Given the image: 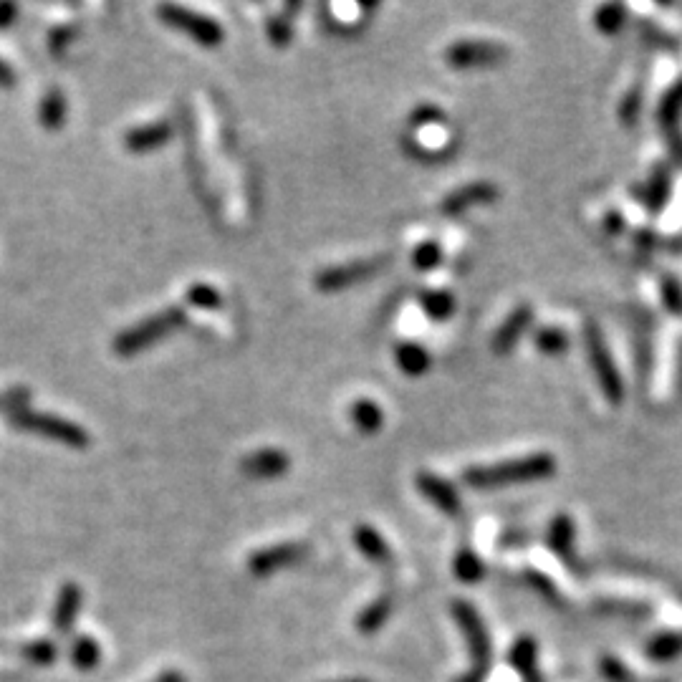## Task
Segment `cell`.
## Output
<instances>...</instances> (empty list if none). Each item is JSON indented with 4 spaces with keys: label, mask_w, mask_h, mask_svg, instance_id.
I'll list each match as a JSON object with an SVG mask.
<instances>
[{
    "label": "cell",
    "mask_w": 682,
    "mask_h": 682,
    "mask_svg": "<svg viewBox=\"0 0 682 682\" xmlns=\"http://www.w3.org/2000/svg\"><path fill=\"white\" fill-rule=\"evenodd\" d=\"M187 304L195 306V309L215 311L220 309L223 299H220L218 288L208 286V283H195V286L187 288Z\"/></svg>",
    "instance_id": "484cf974"
},
{
    "label": "cell",
    "mask_w": 682,
    "mask_h": 682,
    "mask_svg": "<svg viewBox=\"0 0 682 682\" xmlns=\"http://www.w3.org/2000/svg\"><path fill=\"white\" fill-rule=\"evenodd\" d=\"M155 682H185V677H182L177 670H167V672H162Z\"/></svg>",
    "instance_id": "ab89813d"
},
{
    "label": "cell",
    "mask_w": 682,
    "mask_h": 682,
    "mask_svg": "<svg viewBox=\"0 0 682 682\" xmlns=\"http://www.w3.org/2000/svg\"><path fill=\"white\" fill-rule=\"evenodd\" d=\"M420 304L422 311L435 321H445L455 314V296L448 291H425L420 296Z\"/></svg>",
    "instance_id": "7402d4cb"
},
{
    "label": "cell",
    "mask_w": 682,
    "mask_h": 682,
    "mask_svg": "<svg viewBox=\"0 0 682 682\" xmlns=\"http://www.w3.org/2000/svg\"><path fill=\"white\" fill-rule=\"evenodd\" d=\"M556 473V458L549 453H533L523 458L503 460L496 465H478L463 473V480L475 491H491V488H506L513 483H528V480L549 478Z\"/></svg>",
    "instance_id": "6da1fadb"
},
{
    "label": "cell",
    "mask_w": 682,
    "mask_h": 682,
    "mask_svg": "<svg viewBox=\"0 0 682 682\" xmlns=\"http://www.w3.org/2000/svg\"><path fill=\"white\" fill-rule=\"evenodd\" d=\"M288 468H291V458L278 448L256 450V453L246 455V458L240 460V470L258 480L278 478V475L286 473Z\"/></svg>",
    "instance_id": "7c38bea8"
},
{
    "label": "cell",
    "mask_w": 682,
    "mask_h": 682,
    "mask_svg": "<svg viewBox=\"0 0 682 682\" xmlns=\"http://www.w3.org/2000/svg\"><path fill=\"white\" fill-rule=\"evenodd\" d=\"M443 109L435 107V104H420V107L412 112L410 122L415 124V127H427V124H437L443 122Z\"/></svg>",
    "instance_id": "d6a6232c"
},
{
    "label": "cell",
    "mask_w": 682,
    "mask_h": 682,
    "mask_svg": "<svg viewBox=\"0 0 682 682\" xmlns=\"http://www.w3.org/2000/svg\"><path fill=\"white\" fill-rule=\"evenodd\" d=\"M417 488H420V493L427 501L435 503V506L443 513H448V516H460V511H463L458 491H455L448 480L440 478V475L420 473L417 475Z\"/></svg>",
    "instance_id": "4fadbf2b"
},
{
    "label": "cell",
    "mask_w": 682,
    "mask_h": 682,
    "mask_svg": "<svg viewBox=\"0 0 682 682\" xmlns=\"http://www.w3.org/2000/svg\"><path fill=\"white\" fill-rule=\"evenodd\" d=\"M66 114H69V102L61 89H51L46 96L41 99V107H38V122H41L43 129H56L64 127Z\"/></svg>",
    "instance_id": "e0dca14e"
},
{
    "label": "cell",
    "mask_w": 682,
    "mask_h": 682,
    "mask_svg": "<svg viewBox=\"0 0 682 682\" xmlns=\"http://www.w3.org/2000/svg\"><path fill=\"white\" fill-rule=\"evenodd\" d=\"M453 614L458 619L460 629H463V635L468 637L470 657H473V667H470L468 677H463L460 682H483V677L488 675V667H491V637L485 632L483 619L478 617L473 604L455 602Z\"/></svg>",
    "instance_id": "277c9868"
},
{
    "label": "cell",
    "mask_w": 682,
    "mask_h": 682,
    "mask_svg": "<svg viewBox=\"0 0 682 682\" xmlns=\"http://www.w3.org/2000/svg\"><path fill=\"white\" fill-rule=\"evenodd\" d=\"M157 16L162 18V23L175 31L187 33L195 43L205 48H218L223 43V28L215 18L205 16V13L190 11V8L175 6V3H167V6L157 8Z\"/></svg>",
    "instance_id": "5b68a950"
},
{
    "label": "cell",
    "mask_w": 682,
    "mask_h": 682,
    "mask_svg": "<svg viewBox=\"0 0 682 682\" xmlns=\"http://www.w3.org/2000/svg\"><path fill=\"white\" fill-rule=\"evenodd\" d=\"M455 576H458L460 581H465V584H475V581H480L485 576V566L483 561L475 556V551L470 549H460L458 556H455Z\"/></svg>",
    "instance_id": "cb8c5ba5"
},
{
    "label": "cell",
    "mask_w": 682,
    "mask_h": 682,
    "mask_svg": "<svg viewBox=\"0 0 682 682\" xmlns=\"http://www.w3.org/2000/svg\"><path fill=\"white\" fill-rule=\"evenodd\" d=\"M389 614H392V599L379 597L377 602H372L362 614H359L357 619L359 632H362V635H377L379 629L384 627V622L389 619Z\"/></svg>",
    "instance_id": "44dd1931"
},
{
    "label": "cell",
    "mask_w": 682,
    "mask_h": 682,
    "mask_svg": "<svg viewBox=\"0 0 682 682\" xmlns=\"http://www.w3.org/2000/svg\"><path fill=\"white\" fill-rule=\"evenodd\" d=\"M389 266V256H374V258H359L352 263H341V266L326 268L316 276V288L321 294H336L349 286L367 281V278L377 276Z\"/></svg>",
    "instance_id": "8992f818"
},
{
    "label": "cell",
    "mask_w": 682,
    "mask_h": 682,
    "mask_svg": "<svg viewBox=\"0 0 682 682\" xmlns=\"http://www.w3.org/2000/svg\"><path fill=\"white\" fill-rule=\"evenodd\" d=\"M511 662L526 677V682H539V672H536V645H533V640L516 642V647L511 650Z\"/></svg>",
    "instance_id": "603a6c76"
},
{
    "label": "cell",
    "mask_w": 682,
    "mask_h": 682,
    "mask_svg": "<svg viewBox=\"0 0 682 682\" xmlns=\"http://www.w3.org/2000/svg\"><path fill=\"white\" fill-rule=\"evenodd\" d=\"M266 31H268V38L273 41V46H278V48H286L288 43H291V36H294V31H291V21H286V18H271V21L266 23Z\"/></svg>",
    "instance_id": "4dcf8cb0"
},
{
    "label": "cell",
    "mask_w": 682,
    "mask_h": 682,
    "mask_svg": "<svg viewBox=\"0 0 682 682\" xmlns=\"http://www.w3.org/2000/svg\"><path fill=\"white\" fill-rule=\"evenodd\" d=\"M0 86H6V89L16 86V71H13L3 59H0Z\"/></svg>",
    "instance_id": "f35d334b"
},
{
    "label": "cell",
    "mask_w": 682,
    "mask_h": 682,
    "mask_svg": "<svg viewBox=\"0 0 682 682\" xmlns=\"http://www.w3.org/2000/svg\"><path fill=\"white\" fill-rule=\"evenodd\" d=\"M498 200V187L493 182H468V185L458 187L443 200L445 215H463L465 210L475 208V205H491Z\"/></svg>",
    "instance_id": "30bf717a"
},
{
    "label": "cell",
    "mask_w": 682,
    "mask_h": 682,
    "mask_svg": "<svg viewBox=\"0 0 682 682\" xmlns=\"http://www.w3.org/2000/svg\"><path fill=\"white\" fill-rule=\"evenodd\" d=\"M549 546L561 561L574 564V521L569 516H556L549 528Z\"/></svg>",
    "instance_id": "ac0fdd59"
},
{
    "label": "cell",
    "mask_w": 682,
    "mask_h": 682,
    "mask_svg": "<svg viewBox=\"0 0 682 682\" xmlns=\"http://www.w3.org/2000/svg\"><path fill=\"white\" fill-rule=\"evenodd\" d=\"M637 112H640V91L627 96V102H624V107H622V119L629 124L637 117Z\"/></svg>",
    "instance_id": "8d00e7d4"
},
{
    "label": "cell",
    "mask_w": 682,
    "mask_h": 682,
    "mask_svg": "<svg viewBox=\"0 0 682 682\" xmlns=\"http://www.w3.org/2000/svg\"><path fill=\"white\" fill-rule=\"evenodd\" d=\"M175 137V127L165 119L152 124H142V127H134L124 134V147L134 155H147V152H155L160 147H165L170 139Z\"/></svg>",
    "instance_id": "8fae6325"
},
{
    "label": "cell",
    "mask_w": 682,
    "mask_h": 682,
    "mask_svg": "<svg viewBox=\"0 0 682 682\" xmlns=\"http://www.w3.org/2000/svg\"><path fill=\"white\" fill-rule=\"evenodd\" d=\"M607 230H612V233H619V230H622V218H619L617 213L607 215Z\"/></svg>",
    "instance_id": "60d3db41"
},
{
    "label": "cell",
    "mask_w": 682,
    "mask_h": 682,
    "mask_svg": "<svg viewBox=\"0 0 682 682\" xmlns=\"http://www.w3.org/2000/svg\"><path fill=\"white\" fill-rule=\"evenodd\" d=\"M187 316L180 306H170L165 311H157V314L147 316L139 324H134L132 329H124L122 334L114 339V354L119 357H134V354L144 352V349L155 347L157 341L165 339V336L175 334L185 326Z\"/></svg>",
    "instance_id": "7a4b0ae2"
},
{
    "label": "cell",
    "mask_w": 682,
    "mask_h": 682,
    "mask_svg": "<svg viewBox=\"0 0 682 682\" xmlns=\"http://www.w3.org/2000/svg\"><path fill=\"white\" fill-rule=\"evenodd\" d=\"M682 652V635H662L657 637L655 642L650 645V657L655 660H670V657L680 655Z\"/></svg>",
    "instance_id": "f546056e"
},
{
    "label": "cell",
    "mask_w": 682,
    "mask_h": 682,
    "mask_svg": "<svg viewBox=\"0 0 682 682\" xmlns=\"http://www.w3.org/2000/svg\"><path fill=\"white\" fill-rule=\"evenodd\" d=\"M508 56V48L493 41H458L445 51V61L453 69H488V66L503 64Z\"/></svg>",
    "instance_id": "52a82bcc"
},
{
    "label": "cell",
    "mask_w": 682,
    "mask_h": 682,
    "mask_svg": "<svg viewBox=\"0 0 682 682\" xmlns=\"http://www.w3.org/2000/svg\"><path fill=\"white\" fill-rule=\"evenodd\" d=\"M74 33H76V28H71V26L56 28V31L51 33V51H54V54H61V51H64V48L71 43Z\"/></svg>",
    "instance_id": "e575fe53"
},
{
    "label": "cell",
    "mask_w": 682,
    "mask_h": 682,
    "mask_svg": "<svg viewBox=\"0 0 682 682\" xmlns=\"http://www.w3.org/2000/svg\"><path fill=\"white\" fill-rule=\"evenodd\" d=\"M667 195H670V177H667L665 170L657 172L655 182H652V190H650V208L652 210H660L662 205H665Z\"/></svg>",
    "instance_id": "1f68e13d"
},
{
    "label": "cell",
    "mask_w": 682,
    "mask_h": 682,
    "mask_svg": "<svg viewBox=\"0 0 682 682\" xmlns=\"http://www.w3.org/2000/svg\"><path fill=\"white\" fill-rule=\"evenodd\" d=\"M306 556H309V546L301 544V541L266 546V549L256 551V554L248 559V571H251V576H256V579H266V576H273L276 571L296 566L299 561H304Z\"/></svg>",
    "instance_id": "ba28073f"
},
{
    "label": "cell",
    "mask_w": 682,
    "mask_h": 682,
    "mask_svg": "<svg viewBox=\"0 0 682 682\" xmlns=\"http://www.w3.org/2000/svg\"><path fill=\"white\" fill-rule=\"evenodd\" d=\"M79 607H81V589L76 587V584H64V589H61V594H59V602H56V612H54V624L61 635L71 632L76 614H79Z\"/></svg>",
    "instance_id": "d6986e66"
},
{
    "label": "cell",
    "mask_w": 682,
    "mask_h": 682,
    "mask_svg": "<svg viewBox=\"0 0 682 682\" xmlns=\"http://www.w3.org/2000/svg\"><path fill=\"white\" fill-rule=\"evenodd\" d=\"M440 261H443V248L437 246L435 240H425L412 253V263H415L417 271H432V268L440 266Z\"/></svg>",
    "instance_id": "4316f807"
},
{
    "label": "cell",
    "mask_w": 682,
    "mask_h": 682,
    "mask_svg": "<svg viewBox=\"0 0 682 682\" xmlns=\"http://www.w3.org/2000/svg\"><path fill=\"white\" fill-rule=\"evenodd\" d=\"M533 321V309L531 306H518L516 311H513L511 316H508L506 321H503L501 326H498L496 336H493V352L498 354V357H503V354H511L513 347L518 344V339L523 336V331L531 326Z\"/></svg>",
    "instance_id": "5bb4252c"
},
{
    "label": "cell",
    "mask_w": 682,
    "mask_h": 682,
    "mask_svg": "<svg viewBox=\"0 0 682 682\" xmlns=\"http://www.w3.org/2000/svg\"><path fill=\"white\" fill-rule=\"evenodd\" d=\"M395 359L407 377H422L432 364L430 352L417 341H400L395 349Z\"/></svg>",
    "instance_id": "9a60e30c"
},
{
    "label": "cell",
    "mask_w": 682,
    "mask_h": 682,
    "mask_svg": "<svg viewBox=\"0 0 682 682\" xmlns=\"http://www.w3.org/2000/svg\"><path fill=\"white\" fill-rule=\"evenodd\" d=\"M334 682H369V680H362V677H349V680H334Z\"/></svg>",
    "instance_id": "b9f144b4"
},
{
    "label": "cell",
    "mask_w": 682,
    "mask_h": 682,
    "mask_svg": "<svg viewBox=\"0 0 682 682\" xmlns=\"http://www.w3.org/2000/svg\"><path fill=\"white\" fill-rule=\"evenodd\" d=\"M26 655H28V660L46 665V662H51L56 657V647H54V642H36V645L28 647Z\"/></svg>",
    "instance_id": "836d02e7"
},
{
    "label": "cell",
    "mask_w": 682,
    "mask_h": 682,
    "mask_svg": "<svg viewBox=\"0 0 682 682\" xmlns=\"http://www.w3.org/2000/svg\"><path fill=\"white\" fill-rule=\"evenodd\" d=\"M665 304L667 309L682 311V288L677 281H665Z\"/></svg>",
    "instance_id": "d590c367"
},
{
    "label": "cell",
    "mask_w": 682,
    "mask_h": 682,
    "mask_svg": "<svg viewBox=\"0 0 682 682\" xmlns=\"http://www.w3.org/2000/svg\"><path fill=\"white\" fill-rule=\"evenodd\" d=\"M18 6L16 3H8V0H0V28H8L16 21Z\"/></svg>",
    "instance_id": "74e56055"
},
{
    "label": "cell",
    "mask_w": 682,
    "mask_h": 682,
    "mask_svg": "<svg viewBox=\"0 0 682 682\" xmlns=\"http://www.w3.org/2000/svg\"><path fill=\"white\" fill-rule=\"evenodd\" d=\"M354 544H357V549L362 551L369 561H374V564H387V561L392 559V551H389L387 541L382 539V533H379L377 528L367 526V523L354 528Z\"/></svg>",
    "instance_id": "2e32d148"
},
{
    "label": "cell",
    "mask_w": 682,
    "mask_h": 682,
    "mask_svg": "<svg viewBox=\"0 0 682 682\" xmlns=\"http://www.w3.org/2000/svg\"><path fill=\"white\" fill-rule=\"evenodd\" d=\"M71 660L79 670H94L102 660V650L96 645L91 637H81V640L74 642V650H71Z\"/></svg>",
    "instance_id": "d4e9b609"
},
{
    "label": "cell",
    "mask_w": 682,
    "mask_h": 682,
    "mask_svg": "<svg viewBox=\"0 0 682 682\" xmlns=\"http://www.w3.org/2000/svg\"><path fill=\"white\" fill-rule=\"evenodd\" d=\"M11 425L16 430L33 432V435L48 437V440H56V443L66 445V448L84 450L89 448V432L84 427H79L76 422L64 420L59 415H48V412H36L21 407V410L11 412Z\"/></svg>",
    "instance_id": "3957f363"
},
{
    "label": "cell",
    "mask_w": 682,
    "mask_h": 682,
    "mask_svg": "<svg viewBox=\"0 0 682 682\" xmlns=\"http://www.w3.org/2000/svg\"><path fill=\"white\" fill-rule=\"evenodd\" d=\"M352 420L362 435H374L384 425V415L379 410V405L374 400H367V397H362V400H357L352 405Z\"/></svg>",
    "instance_id": "ffe728a7"
},
{
    "label": "cell",
    "mask_w": 682,
    "mask_h": 682,
    "mask_svg": "<svg viewBox=\"0 0 682 682\" xmlns=\"http://www.w3.org/2000/svg\"><path fill=\"white\" fill-rule=\"evenodd\" d=\"M536 347L544 354L556 357V354L566 352V347H569V336L561 329H554V326H551V329H541L539 334H536Z\"/></svg>",
    "instance_id": "83f0119b"
},
{
    "label": "cell",
    "mask_w": 682,
    "mask_h": 682,
    "mask_svg": "<svg viewBox=\"0 0 682 682\" xmlns=\"http://www.w3.org/2000/svg\"><path fill=\"white\" fill-rule=\"evenodd\" d=\"M597 21V28L602 33H617L624 23V8L617 6V3H609V6H602L594 16Z\"/></svg>",
    "instance_id": "f1b7e54d"
},
{
    "label": "cell",
    "mask_w": 682,
    "mask_h": 682,
    "mask_svg": "<svg viewBox=\"0 0 682 682\" xmlns=\"http://www.w3.org/2000/svg\"><path fill=\"white\" fill-rule=\"evenodd\" d=\"M584 339H587L589 359H592V367H594V372H597V379H599V384H602L604 395H607L612 402H619L622 400V379H619L617 369H614V362H612V357H609L607 344H604L597 324L589 321L587 329H584Z\"/></svg>",
    "instance_id": "9c48e42d"
}]
</instances>
